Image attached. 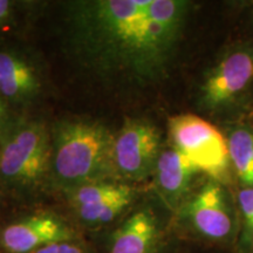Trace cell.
Returning a JSON list of instances; mask_svg holds the SVG:
<instances>
[{
	"label": "cell",
	"mask_w": 253,
	"mask_h": 253,
	"mask_svg": "<svg viewBox=\"0 0 253 253\" xmlns=\"http://www.w3.org/2000/svg\"><path fill=\"white\" fill-rule=\"evenodd\" d=\"M154 172L158 201L175 214L191 195L192 177L199 171L173 147L161 151Z\"/></svg>",
	"instance_id": "30bf717a"
},
{
	"label": "cell",
	"mask_w": 253,
	"mask_h": 253,
	"mask_svg": "<svg viewBox=\"0 0 253 253\" xmlns=\"http://www.w3.org/2000/svg\"><path fill=\"white\" fill-rule=\"evenodd\" d=\"M253 82V40L225 52L201 87V103L211 112L235 104Z\"/></svg>",
	"instance_id": "52a82bcc"
},
{
	"label": "cell",
	"mask_w": 253,
	"mask_h": 253,
	"mask_svg": "<svg viewBox=\"0 0 253 253\" xmlns=\"http://www.w3.org/2000/svg\"><path fill=\"white\" fill-rule=\"evenodd\" d=\"M189 7L182 0L74 1L67 17L69 50L100 80L145 86L166 75Z\"/></svg>",
	"instance_id": "6da1fadb"
},
{
	"label": "cell",
	"mask_w": 253,
	"mask_h": 253,
	"mask_svg": "<svg viewBox=\"0 0 253 253\" xmlns=\"http://www.w3.org/2000/svg\"><path fill=\"white\" fill-rule=\"evenodd\" d=\"M49 161L48 136L38 123L12 126L0 141V178L11 185L38 182L48 170Z\"/></svg>",
	"instance_id": "8992f818"
},
{
	"label": "cell",
	"mask_w": 253,
	"mask_h": 253,
	"mask_svg": "<svg viewBox=\"0 0 253 253\" xmlns=\"http://www.w3.org/2000/svg\"><path fill=\"white\" fill-rule=\"evenodd\" d=\"M7 131V114H6L5 101L0 96V141Z\"/></svg>",
	"instance_id": "e0dca14e"
},
{
	"label": "cell",
	"mask_w": 253,
	"mask_h": 253,
	"mask_svg": "<svg viewBox=\"0 0 253 253\" xmlns=\"http://www.w3.org/2000/svg\"><path fill=\"white\" fill-rule=\"evenodd\" d=\"M82 236L68 218L52 211H36L0 225V253H33L52 243Z\"/></svg>",
	"instance_id": "ba28073f"
},
{
	"label": "cell",
	"mask_w": 253,
	"mask_h": 253,
	"mask_svg": "<svg viewBox=\"0 0 253 253\" xmlns=\"http://www.w3.org/2000/svg\"><path fill=\"white\" fill-rule=\"evenodd\" d=\"M161 135L144 120H126L113 148V168L123 178L140 181L154 172L161 154Z\"/></svg>",
	"instance_id": "9c48e42d"
},
{
	"label": "cell",
	"mask_w": 253,
	"mask_h": 253,
	"mask_svg": "<svg viewBox=\"0 0 253 253\" xmlns=\"http://www.w3.org/2000/svg\"><path fill=\"white\" fill-rule=\"evenodd\" d=\"M173 147L194 164L198 171L212 181L227 183L230 179V154L227 140L210 122L194 114L173 116L169 121Z\"/></svg>",
	"instance_id": "5b68a950"
},
{
	"label": "cell",
	"mask_w": 253,
	"mask_h": 253,
	"mask_svg": "<svg viewBox=\"0 0 253 253\" xmlns=\"http://www.w3.org/2000/svg\"><path fill=\"white\" fill-rule=\"evenodd\" d=\"M39 89V81L30 63L6 49H0V96L11 102H21Z\"/></svg>",
	"instance_id": "8fae6325"
},
{
	"label": "cell",
	"mask_w": 253,
	"mask_h": 253,
	"mask_svg": "<svg viewBox=\"0 0 253 253\" xmlns=\"http://www.w3.org/2000/svg\"><path fill=\"white\" fill-rule=\"evenodd\" d=\"M249 253H253V245H252V248H251V250H250Z\"/></svg>",
	"instance_id": "ac0fdd59"
},
{
	"label": "cell",
	"mask_w": 253,
	"mask_h": 253,
	"mask_svg": "<svg viewBox=\"0 0 253 253\" xmlns=\"http://www.w3.org/2000/svg\"><path fill=\"white\" fill-rule=\"evenodd\" d=\"M238 235L235 253H249L253 245V188L242 186L237 192Z\"/></svg>",
	"instance_id": "4fadbf2b"
},
{
	"label": "cell",
	"mask_w": 253,
	"mask_h": 253,
	"mask_svg": "<svg viewBox=\"0 0 253 253\" xmlns=\"http://www.w3.org/2000/svg\"><path fill=\"white\" fill-rule=\"evenodd\" d=\"M115 136L94 122H65L56 128L53 168L66 190L94 181L113 168Z\"/></svg>",
	"instance_id": "7a4b0ae2"
},
{
	"label": "cell",
	"mask_w": 253,
	"mask_h": 253,
	"mask_svg": "<svg viewBox=\"0 0 253 253\" xmlns=\"http://www.w3.org/2000/svg\"><path fill=\"white\" fill-rule=\"evenodd\" d=\"M231 164L243 186L253 188V130L238 126L226 137Z\"/></svg>",
	"instance_id": "7c38bea8"
},
{
	"label": "cell",
	"mask_w": 253,
	"mask_h": 253,
	"mask_svg": "<svg viewBox=\"0 0 253 253\" xmlns=\"http://www.w3.org/2000/svg\"><path fill=\"white\" fill-rule=\"evenodd\" d=\"M33 253H95V251L93 246L86 242L84 236H82L77 239L52 243L38 249Z\"/></svg>",
	"instance_id": "5bb4252c"
},
{
	"label": "cell",
	"mask_w": 253,
	"mask_h": 253,
	"mask_svg": "<svg viewBox=\"0 0 253 253\" xmlns=\"http://www.w3.org/2000/svg\"><path fill=\"white\" fill-rule=\"evenodd\" d=\"M191 248L192 251H185V242L182 240L181 244L177 246L171 253H235V251H231V250L210 248V246L194 244V243H191Z\"/></svg>",
	"instance_id": "9a60e30c"
},
{
	"label": "cell",
	"mask_w": 253,
	"mask_h": 253,
	"mask_svg": "<svg viewBox=\"0 0 253 253\" xmlns=\"http://www.w3.org/2000/svg\"><path fill=\"white\" fill-rule=\"evenodd\" d=\"M173 214L164 205L132 207L109 229L102 231V246L95 253H171L182 240Z\"/></svg>",
	"instance_id": "277c9868"
},
{
	"label": "cell",
	"mask_w": 253,
	"mask_h": 253,
	"mask_svg": "<svg viewBox=\"0 0 253 253\" xmlns=\"http://www.w3.org/2000/svg\"><path fill=\"white\" fill-rule=\"evenodd\" d=\"M14 12V4L7 0H0V28L4 27L12 18Z\"/></svg>",
	"instance_id": "2e32d148"
},
{
	"label": "cell",
	"mask_w": 253,
	"mask_h": 253,
	"mask_svg": "<svg viewBox=\"0 0 253 253\" xmlns=\"http://www.w3.org/2000/svg\"><path fill=\"white\" fill-rule=\"evenodd\" d=\"M173 223L183 242L235 251L237 207L220 183L211 179L190 195L173 216Z\"/></svg>",
	"instance_id": "3957f363"
}]
</instances>
